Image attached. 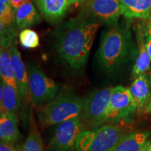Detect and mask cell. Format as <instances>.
I'll return each instance as SVG.
<instances>
[{
    "mask_svg": "<svg viewBox=\"0 0 151 151\" xmlns=\"http://www.w3.org/2000/svg\"><path fill=\"white\" fill-rule=\"evenodd\" d=\"M99 23L89 11L62 23L53 33V46L60 59L73 71L86 67Z\"/></svg>",
    "mask_w": 151,
    "mask_h": 151,
    "instance_id": "1",
    "label": "cell"
},
{
    "mask_svg": "<svg viewBox=\"0 0 151 151\" xmlns=\"http://www.w3.org/2000/svg\"><path fill=\"white\" fill-rule=\"evenodd\" d=\"M130 40L126 30L118 26H109L103 32L97 52V62L103 71L113 74L126 62Z\"/></svg>",
    "mask_w": 151,
    "mask_h": 151,
    "instance_id": "2",
    "label": "cell"
},
{
    "mask_svg": "<svg viewBox=\"0 0 151 151\" xmlns=\"http://www.w3.org/2000/svg\"><path fill=\"white\" fill-rule=\"evenodd\" d=\"M84 101L85 98L72 92H62L51 101L37 109L39 127L43 129L69 119L80 117Z\"/></svg>",
    "mask_w": 151,
    "mask_h": 151,
    "instance_id": "3",
    "label": "cell"
},
{
    "mask_svg": "<svg viewBox=\"0 0 151 151\" xmlns=\"http://www.w3.org/2000/svg\"><path fill=\"white\" fill-rule=\"evenodd\" d=\"M129 131V127L113 123L83 131L77 141L75 151H111Z\"/></svg>",
    "mask_w": 151,
    "mask_h": 151,
    "instance_id": "4",
    "label": "cell"
},
{
    "mask_svg": "<svg viewBox=\"0 0 151 151\" xmlns=\"http://www.w3.org/2000/svg\"><path fill=\"white\" fill-rule=\"evenodd\" d=\"M27 69L30 102L33 107L38 109L58 95L59 86L35 63L29 62Z\"/></svg>",
    "mask_w": 151,
    "mask_h": 151,
    "instance_id": "5",
    "label": "cell"
},
{
    "mask_svg": "<svg viewBox=\"0 0 151 151\" xmlns=\"http://www.w3.org/2000/svg\"><path fill=\"white\" fill-rule=\"evenodd\" d=\"M113 88H103L85 98L84 106L80 116L85 131L96 129L105 124Z\"/></svg>",
    "mask_w": 151,
    "mask_h": 151,
    "instance_id": "6",
    "label": "cell"
},
{
    "mask_svg": "<svg viewBox=\"0 0 151 151\" xmlns=\"http://www.w3.org/2000/svg\"><path fill=\"white\" fill-rule=\"evenodd\" d=\"M83 131L80 117L58 124L46 151H75L77 141Z\"/></svg>",
    "mask_w": 151,
    "mask_h": 151,
    "instance_id": "7",
    "label": "cell"
},
{
    "mask_svg": "<svg viewBox=\"0 0 151 151\" xmlns=\"http://www.w3.org/2000/svg\"><path fill=\"white\" fill-rule=\"evenodd\" d=\"M137 109L129 88L120 86L113 88L110 102L106 113L105 124H112L126 119Z\"/></svg>",
    "mask_w": 151,
    "mask_h": 151,
    "instance_id": "8",
    "label": "cell"
},
{
    "mask_svg": "<svg viewBox=\"0 0 151 151\" xmlns=\"http://www.w3.org/2000/svg\"><path fill=\"white\" fill-rule=\"evenodd\" d=\"M11 61L16 77L17 88L21 101L22 113H24L27 118L28 104L30 101L29 94V80H28L27 69L25 67L20 52L17 47L16 41L13 43L11 48Z\"/></svg>",
    "mask_w": 151,
    "mask_h": 151,
    "instance_id": "9",
    "label": "cell"
},
{
    "mask_svg": "<svg viewBox=\"0 0 151 151\" xmlns=\"http://www.w3.org/2000/svg\"><path fill=\"white\" fill-rule=\"evenodd\" d=\"M88 11L99 21L109 26H117L122 8L120 0H89Z\"/></svg>",
    "mask_w": 151,
    "mask_h": 151,
    "instance_id": "10",
    "label": "cell"
},
{
    "mask_svg": "<svg viewBox=\"0 0 151 151\" xmlns=\"http://www.w3.org/2000/svg\"><path fill=\"white\" fill-rule=\"evenodd\" d=\"M47 22L55 24L60 22L71 6L86 0H33Z\"/></svg>",
    "mask_w": 151,
    "mask_h": 151,
    "instance_id": "11",
    "label": "cell"
},
{
    "mask_svg": "<svg viewBox=\"0 0 151 151\" xmlns=\"http://www.w3.org/2000/svg\"><path fill=\"white\" fill-rule=\"evenodd\" d=\"M0 106L1 113H11L17 115H18L21 107V101L17 88L1 80L0 87Z\"/></svg>",
    "mask_w": 151,
    "mask_h": 151,
    "instance_id": "12",
    "label": "cell"
},
{
    "mask_svg": "<svg viewBox=\"0 0 151 151\" xmlns=\"http://www.w3.org/2000/svg\"><path fill=\"white\" fill-rule=\"evenodd\" d=\"M20 132L18 115L11 113H1L0 116V140L1 142L16 144Z\"/></svg>",
    "mask_w": 151,
    "mask_h": 151,
    "instance_id": "13",
    "label": "cell"
},
{
    "mask_svg": "<svg viewBox=\"0 0 151 151\" xmlns=\"http://www.w3.org/2000/svg\"><path fill=\"white\" fill-rule=\"evenodd\" d=\"M137 109L141 110L146 107L151 99V87L146 73L134 78L129 88Z\"/></svg>",
    "mask_w": 151,
    "mask_h": 151,
    "instance_id": "14",
    "label": "cell"
},
{
    "mask_svg": "<svg viewBox=\"0 0 151 151\" xmlns=\"http://www.w3.org/2000/svg\"><path fill=\"white\" fill-rule=\"evenodd\" d=\"M151 131L127 133L121 138L111 151H142Z\"/></svg>",
    "mask_w": 151,
    "mask_h": 151,
    "instance_id": "15",
    "label": "cell"
},
{
    "mask_svg": "<svg viewBox=\"0 0 151 151\" xmlns=\"http://www.w3.org/2000/svg\"><path fill=\"white\" fill-rule=\"evenodd\" d=\"M122 14L129 19H148L151 16V0H120Z\"/></svg>",
    "mask_w": 151,
    "mask_h": 151,
    "instance_id": "16",
    "label": "cell"
},
{
    "mask_svg": "<svg viewBox=\"0 0 151 151\" xmlns=\"http://www.w3.org/2000/svg\"><path fill=\"white\" fill-rule=\"evenodd\" d=\"M40 21V16L31 0H24L16 12V24L18 29H28Z\"/></svg>",
    "mask_w": 151,
    "mask_h": 151,
    "instance_id": "17",
    "label": "cell"
},
{
    "mask_svg": "<svg viewBox=\"0 0 151 151\" xmlns=\"http://www.w3.org/2000/svg\"><path fill=\"white\" fill-rule=\"evenodd\" d=\"M0 75L1 80L7 84L17 88L12 61H11V48H2L0 50ZM18 90V88H17Z\"/></svg>",
    "mask_w": 151,
    "mask_h": 151,
    "instance_id": "18",
    "label": "cell"
},
{
    "mask_svg": "<svg viewBox=\"0 0 151 151\" xmlns=\"http://www.w3.org/2000/svg\"><path fill=\"white\" fill-rule=\"evenodd\" d=\"M20 151H44L40 132L34 118L32 112L29 118V131Z\"/></svg>",
    "mask_w": 151,
    "mask_h": 151,
    "instance_id": "19",
    "label": "cell"
},
{
    "mask_svg": "<svg viewBox=\"0 0 151 151\" xmlns=\"http://www.w3.org/2000/svg\"><path fill=\"white\" fill-rule=\"evenodd\" d=\"M151 58L147 52L145 43L142 42L139 46V50L132 70V78H136L144 74L150 69Z\"/></svg>",
    "mask_w": 151,
    "mask_h": 151,
    "instance_id": "20",
    "label": "cell"
},
{
    "mask_svg": "<svg viewBox=\"0 0 151 151\" xmlns=\"http://www.w3.org/2000/svg\"><path fill=\"white\" fill-rule=\"evenodd\" d=\"M20 44L26 48H35L39 46V37L35 31L24 29L19 35Z\"/></svg>",
    "mask_w": 151,
    "mask_h": 151,
    "instance_id": "21",
    "label": "cell"
},
{
    "mask_svg": "<svg viewBox=\"0 0 151 151\" xmlns=\"http://www.w3.org/2000/svg\"><path fill=\"white\" fill-rule=\"evenodd\" d=\"M21 148L16 146V144L9 143L1 142L0 143V151H20Z\"/></svg>",
    "mask_w": 151,
    "mask_h": 151,
    "instance_id": "22",
    "label": "cell"
},
{
    "mask_svg": "<svg viewBox=\"0 0 151 151\" xmlns=\"http://www.w3.org/2000/svg\"><path fill=\"white\" fill-rule=\"evenodd\" d=\"M145 46H146L147 52L151 58V29H148V37L145 43Z\"/></svg>",
    "mask_w": 151,
    "mask_h": 151,
    "instance_id": "23",
    "label": "cell"
},
{
    "mask_svg": "<svg viewBox=\"0 0 151 151\" xmlns=\"http://www.w3.org/2000/svg\"><path fill=\"white\" fill-rule=\"evenodd\" d=\"M24 0H11V5L15 13L16 12L17 9L20 6V5L24 2Z\"/></svg>",
    "mask_w": 151,
    "mask_h": 151,
    "instance_id": "24",
    "label": "cell"
},
{
    "mask_svg": "<svg viewBox=\"0 0 151 151\" xmlns=\"http://www.w3.org/2000/svg\"><path fill=\"white\" fill-rule=\"evenodd\" d=\"M142 151H151V139L147 141L144 147H143Z\"/></svg>",
    "mask_w": 151,
    "mask_h": 151,
    "instance_id": "25",
    "label": "cell"
},
{
    "mask_svg": "<svg viewBox=\"0 0 151 151\" xmlns=\"http://www.w3.org/2000/svg\"><path fill=\"white\" fill-rule=\"evenodd\" d=\"M145 111H146V113H150L151 114V99H150V101H149L148 104H147L146 106V107H145Z\"/></svg>",
    "mask_w": 151,
    "mask_h": 151,
    "instance_id": "26",
    "label": "cell"
},
{
    "mask_svg": "<svg viewBox=\"0 0 151 151\" xmlns=\"http://www.w3.org/2000/svg\"><path fill=\"white\" fill-rule=\"evenodd\" d=\"M0 3L6 4H11V0H0Z\"/></svg>",
    "mask_w": 151,
    "mask_h": 151,
    "instance_id": "27",
    "label": "cell"
},
{
    "mask_svg": "<svg viewBox=\"0 0 151 151\" xmlns=\"http://www.w3.org/2000/svg\"><path fill=\"white\" fill-rule=\"evenodd\" d=\"M149 82H150V87H151V73H150V76H149Z\"/></svg>",
    "mask_w": 151,
    "mask_h": 151,
    "instance_id": "28",
    "label": "cell"
},
{
    "mask_svg": "<svg viewBox=\"0 0 151 151\" xmlns=\"http://www.w3.org/2000/svg\"><path fill=\"white\" fill-rule=\"evenodd\" d=\"M148 29H151V19H150V24H149V26H148Z\"/></svg>",
    "mask_w": 151,
    "mask_h": 151,
    "instance_id": "29",
    "label": "cell"
}]
</instances>
